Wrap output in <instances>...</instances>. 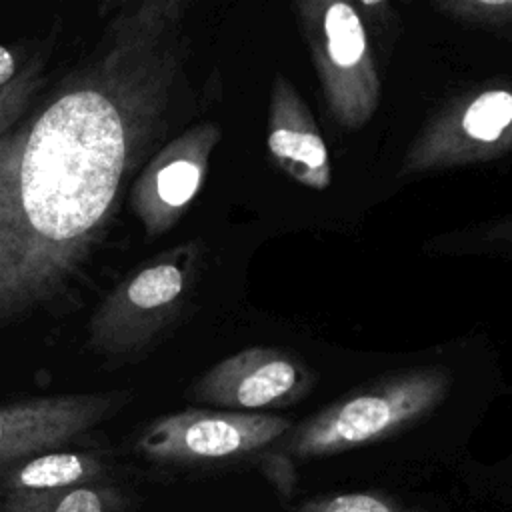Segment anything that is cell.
<instances>
[{
	"label": "cell",
	"mask_w": 512,
	"mask_h": 512,
	"mask_svg": "<svg viewBox=\"0 0 512 512\" xmlns=\"http://www.w3.org/2000/svg\"><path fill=\"white\" fill-rule=\"evenodd\" d=\"M220 128L200 124L160 148L128 188V202L148 236L170 230L198 194Z\"/></svg>",
	"instance_id": "cell-7"
},
{
	"label": "cell",
	"mask_w": 512,
	"mask_h": 512,
	"mask_svg": "<svg viewBox=\"0 0 512 512\" xmlns=\"http://www.w3.org/2000/svg\"><path fill=\"white\" fill-rule=\"evenodd\" d=\"M44 64L40 56L22 64L10 84L0 90V138L26 114L44 86Z\"/></svg>",
	"instance_id": "cell-12"
},
{
	"label": "cell",
	"mask_w": 512,
	"mask_h": 512,
	"mask_svg": "<svg viewBox=\"0 0 512 512\" xmlns=\"http://www.w3.org/2000/svg\"><path fill=\"white\" fill-rule=\"evenodd\" d=\"M442 10H450L460 18L484 20V22H512V0L504 2H448L440 6Z\"/></svg>",
	"instance_id": "cell-15"
},
{
	"label": "cell",
	"mask_w": 512,
	"mask_h": 512,
	"mask_svg": "<svg viewBox=\"0 0 512 512\" xmlns=\"http://www.w3.org/2000/svg\"><path fill=\"white\" fill-rule=\"evenodd\" d=\"M182 2L120 6L94 50L0 138V326L58 298L164 134Z\"/></svg>",
	"instance_id": "cell-1"
},
{
	"label": "cell",
	"mask_w": 512,
	"mask_h": 512,
	"mask_svg": "<svg viewBox=\"0 0 512 512\" xmlns=\"http://www.w3.org/2000/svg\"><path fill=\"white\" fill-rule=\"evenodd\" d=\"M270 154L300 184L324 190L330 186V156L320 130L294 86L278 74L270 94Z\"/></svg>",
	"instance_id": "cell-9"
},
{
	"label": "cell",
	"mask_w": 512,
	"mask_h": 512,
	"mask_svg": "<svg viewBox=\"0 0 512 512\" xmlns=\"http://www.w3.org/2000/svg\"><path fill=\"white\" fill-rule=\"evenodd\" d=\"M512 126V92L486 90L460 116V132L480 144L500 142Z\"/></svg>",
	"instance_id": "cell-11"
},
{
	"label": "cell",
	"mask_w": 512,
	"mask_h": 512,
	"mask_svg": "<svg viewBox=\"0 0 512 512\" xmlns=\"http://www.w3.org/2000/svg\"><path fill=\"white\" fill-rule=\"evenodd\" d=\"M126 390L34 396L0 404V478L20 462L62 450L112 418L126 402Z\"/></svg>",
	"instance_id": "cell-6"
},
{
	"label": "cell",
	"mask_w": 512,
	"mask_h": 512,
	"mask_svg": "<svg viewBox=\"0 0 512 512\" xmlns=\"http://www.w3.org/2000/svg\"><path fill=\"white\" fill-rule=\"evenodd\" d=\"M290 428V420L274 414L186 408L152 420L134 450L156 464H210L248 456Z\"/></svg>",
	"instance_id": "cell-5"
},
{
	"label": "cell",
	"mask_w": 512,
	"mask_h": 512,
	"mask_svg": "<svg viewBox=\"0 0 512 512\" xmlns=\"http://www.w3.org/2000/svg\"><path fill=\"white\" fill-rule=\"evenodd\" d=\"M310 388L304 366L278 348L254 346L208 368L190 388L196 402L232 412H254L296 402Z\"/></svg>",
	"instance_id": "cell-8"
},
{
	"label": "cell",
	"mask_w": 512,
	"mask_h": 512,
	"mask_svg": "<svg viewBox=\"0 0 512 512\" xmlns=\"http://www.w3.org/2000/svg\"><path fill=\"white\" fill-rule=\"evenodd\" d=\"M20 68L22 64L18 60V52L0 44V90L14 80Z\"/></svg>",
	"instance_id": "cell-16"
},
{
	"label": "cell",
	"mask_w": 512,
	"mask_h": 512,
	"mask_svg": "<svg viewBox=\"0 0 512 512\" xmlns=\"http://www.w3.org/2000/svg\"><path fill=\"white\" fill-rule=\"evenodd\" d=\"M446 390L448 376L438 368L396 374L320 410L288 436L284 448L296 458H318L382 440L428 414Z\"/></svg>",
	"instance_id": "cell-2"
},
{
	"label": "cell",
	"mask_w": 512,
	"mask_h": 512,
	"mask_svg": "<svg viewBox=\"0 0 512 512\" xmlns=\"http://www.w3.org/2000/svg\"><path fill=\"white\" fill-rule=\"evenodd\" d=\"M190 262L188 248H174L122 280L90 318V346L110 358L144 350L184 298Z\"/></svg>",
	"instance_id": "cell-4"
},
{
	"label": "cell",
	"mask_w": 512,
	"mask_h": 512,
	"mask_svg": "<svg viewBox=\"0 0 512 512\" xmlns=\"http://www.w3.org/2000/svg\"><path fill=\"white\" fill-rule=\"evenodd\" d=\"M104 474L106 462L96 452H42L0 478V512H48L62 494Z\"/></svg>",
	"instance_id": "cell-10"
},
{
	"label": "cell",
	"mask_w": 512,
	"mask_h": 512,
	"mask_svg": "<svg viewBox=\"0 0 512 512\" xmlns=\"http://www.w3.org/2000/svg\"><path fill=\"white\" fill-rule=\"evenodd\" d=\"M296 512H416L398 500L378 492H348L320 496L302 504Z\"/></svg>",
	"instance_id": "cell-13"
},
{
	"label": "cell",
	"mask_w": 512,
	"mask_h": 512,
	"mask_svg": "<svg viewBox=\"0 0 512 512\" xmlns=\"http://www.w3.org/2000/svg\"><path fill=\"white\" fill-rule=\"evenodd\" d=\"M298 8L334 118L350 130L364 126L378 106L380 86L358 12L346 2H302Z\"/></svg>",
	"instance_id": "cell-3"
},
{
	"label": "cell",
	"mask_w": 512,
	"mask_h": 512,
	"mask_svg": "<svg viewBox=\"0 0 512 512\" xmlns=\"http://www.w3.org/2000/svg\"><path fill=\"white\" fill-rule=\"evenodd\" d=\"M118 504V492L98 480L68 490L54 502L48 512H112Z\"/></svg>",
	"instance_id": "cell-14"
}]
</instances>
